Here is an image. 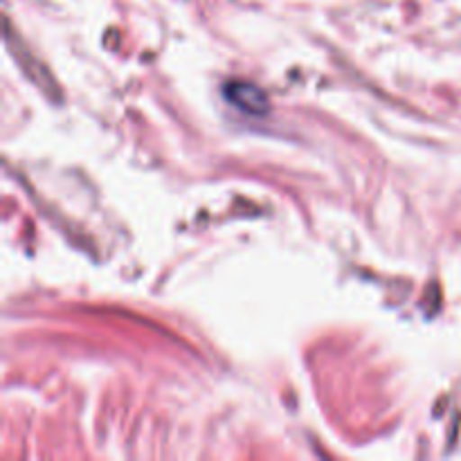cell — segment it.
Listing matches in <instances>:
<instances>
[{"mask_svg": "<svg viewBox=\"0 0 461 461\" xmlns=\"http://www.w3.org/2000/svg\"><path fill=\"white\" fill-rule=\"evenodd\" d=\"M223 93L225 99L246 115H266L270 111L268 95L250 81H228Z\"/></svg>", "mask_w": 461, "mask_h": 461, "instance_id": "cell-1", "label": "cell"}]
</instances>
